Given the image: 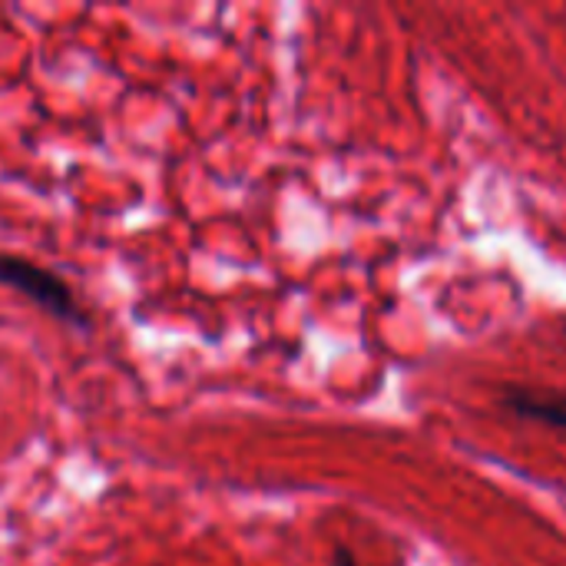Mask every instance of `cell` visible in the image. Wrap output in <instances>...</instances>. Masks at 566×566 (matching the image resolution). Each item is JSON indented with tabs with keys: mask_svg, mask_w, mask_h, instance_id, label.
I'll return each mask as SVG.
<instances>
[{
	"mask_svg": "<svg viewBox=\"0 0 566 566\" xmlns=\"http://www.w3.org/2000/svg\"><path fill=\"white\" fill-rule=\"evenodd\" d=\"M0 285L20 292L23 298H30L36 308H43L46 315H53L63 325H73L83 332L90 328V312L83 308V302L76 298L70 282L60 272L43 269L33 259L0 252Z\"/></svg>",
	"mask_w": 566,
	"mask_h": 566,
	"instance_id": "obj_1",
	"label": "cell"
},
{
	"mask_svg": "<svg viewBox=\"0 0 566 566\" xmlns=\"http://www.w3.org/2000/svg\"><path fill=\"white\" fill-rule=\"evenodd\" d=\"M497 405H501L507 415L521 418V421H534V424H544V428L566 431V391L504 385Z\"/></svg>",
	"mask_w": 566,
	"mask_h": 566,
	"instance_id": "obj_2",
	"label": "cell"
},
{
	"mask_svg": "<svg viewBox=\"0 0 566 566\" xmlns=\"http://www.w3.org/2000/svg\"><path fill=\"white\" fill-rule=\"evenodd\" d=\"M332 566H358V557H355L348 547H335V554H332Z\"/></svg>",
	"mask_w": 566,
	"mask_h": 566,
	"instance_id": "obj_3",
	"label": "cell"
}]
</instances>
